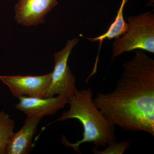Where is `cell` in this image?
Masks as SVG:
<instances>
[{"label": "cell", "mask_w": 154, "mask_h": 154, "mask_svg": "<svg viewBox=\"0 0 154 154\" xmlns=\"http://www.w3.org/2000/svg\"><path fill=\"white\" fill-rule=\"evenodd\" d=\"M122 67L115 89L98 93L94 103L114 126L154 136V60L145 51L135 50Z\"/></svg>", "instance_id": "obj_1"}, {"label": "cell", "mask_w": 154, "mask_h": 154, "mask_svg": "<svg viewBox=\"0 0 154 154\" xmlns=\"http://www.w3.org/2000/svg\"><path fill=\"white\" fill-rule=\"evenodd\" d=\"M57 5V0H18L15 19L19 25L27 27L42 24L46 15Z\"/></svg>", "instance_id": "obj_6"}, {"label": "cell", "mask_w": 154, "mask_h": 154, "mask_svg": "<svg viewBox=\"0 0 154 154\" xmlns=\"http://www.w3.org/2000/svg\"><path fill=\"white\" fill-rule=\"evenodd\" d=\"M127 1V0H122L117 16L106 33L94 38H87L91 42L99 41V53L102 42L105 39H116L124 34L127 30L128 24L125 21L123 17V9Z\"/></svg>", "instance_id": "obj_9"}, {"label": "cell", "mask_w": 154, "mask_h": 154, "mask_svg": "<svg viewBox=\"0 0 154 154\" xmlns=\"http://www.w3.org/2000/svg\"><path fill=\"white\" fill-rule=\"evenodd\" d=\"M20 130L14 132L6 149L5 154H27L32 150V140L42 118L27 116Z\"/></svg>", "instance_id": "obj_8"}, {"label": "cell", "mask_w": 154, "mask_h": 154, "mask_svg": "<svg viewBox=\"0 0 154 154\" xmlns=\"http://www.w3.org/2000/svg\"><path fill=\"white\" fill-rule=\"evenodd\" d=\"M127 20V30L113 43L112 60L125 52L135 50L154 53L153 12L129 17Z\"/></svg>", "instance_id": "obj_3"}, {"label": "cell", "mask_w": 154, "mask_h": 154, "mask_svg": "<svg viewBox=\"0 0 154 154\" xmlns=\"http://www.w3.org/2000/svg\"><path fill=\"white\" fill-rule=\"evenodd\" d=\"M15 122L9 114L0 112V154H5L7 146L14 133Z\"/></svg>", "instance_id": "obj_10"}, {"label": "cell", "mask_w": 154, "mask_h": 154, "mask_svg": "<svg viewBox=\"0 0 154 154\" xmlns=\"http://www.w3.org/2000/svg\"><path fill=\"white\" fill-rule=\"evenodd\" d=\"M69 108L65 111L56 121L63 122L76 119L81 122L83 128V138L75 143L67 140L62 136L64 145L80 153V146L91 143L96 148L106 147L112 141L116 140L115 126L102 114L93 101V94L90 88L77 90L68 98Z\"/></svg>", "instance_id": "obj_2"}, {"label": "cell", "mask_w": 154, "mask_h": 154, "mask_svg": "<svg viewBox=\"0 0 154 154\" xmlns=\"http://www.w3.org/2000/svg\"><path fill=\"white\" fill-rule=\"evenodd\" d=\"M15 108L27 116L42 118L45 116L54 115L68 103V98L63 95L53 97L37 98L22 97Z\"/></svg>", "instance_id": "obj_7"}, {"label": "cell", "mask_w": 154, "mask_h": 154, "mask_svg": "<svg viewBox=\"0 0 154 154\" xmlns=\"http://www.w3.org/2000/svg\"><path fill=\"white\" fill-rule=\"evenodd\" d=\"M51 73L39 76H0L14 97H46Z\"/></svg>", "instance_id": "obj_5"}, {"label": "cell", "mask_w": 154, "mask_h": 154, "mask_svg": "<svg viewBox=\"0 0 154 154\" xmlns=\"http://www.w3.org/2000/svg\"><path fill=\"white\" fill-rule=\"evenodd\" d=\"M130 144L129 141L120 142L112 141L108 143L104 149L100 150L94 147L92 148V151L94 154H122L129 148Z\"/></svg>", "instance_id": "obj_11"}, {"label": "cell", "mask_w": 154, "mask_h": 154, "mask_svg": "<svg viewBox=\"0 0 154 154\" xmlns=\"http://www.w3.org/2000/svg\"><path fill=\"white\" fill-rule=\"evenodd\" d=\"M79 39L69 40L60 51L54 54V66L46 97L63 95L69 98L77 90L75 78L68 64L69 57Z\"/></svg>", "instance_id": "obj_4"}]
</instances>
